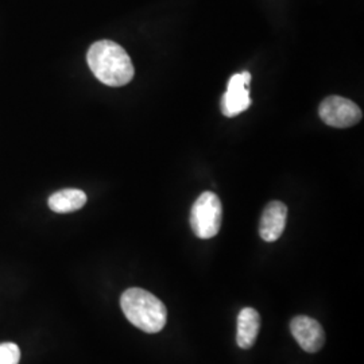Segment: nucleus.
I'll return each instance as SVG.
<instances>
[{
	"label": "nucleus",
	"mask_w": 364,
	"mask_h": 364,
	"mask_svg": "<svg viewBox=\"0 0 364 364\" xmlns=\"http://www.w3.org/2000/svg\"><path fill=\"white\" fill-rule=\"evenodd\" d=\"M92 73L108 87H123L134 77L130 55L114 41H97L87 54Z\"/></svg>",
	"instance_id": "f257e3e1"
},
{
	"label": "nucleus",
	"mask_w": 364,
	"mask_h": 364,
	"mask_svg": "<svg viewBox=\"0 0 364 364\" xmlns=\"http://www.w3.org/2000/svg\"><path fill=\"white\" fill-rule=\"evenodd\" d=\"M120 306L131 324L146 333H158L166 326L165 304L144 289H127L120 297Z\"/></svg>",
	"instance_id": "f03ea898"
},
{
	"label": "nucleus",
	"mask_w": 364,
	"mask_h": 364,
	"mask_svg": "<svg viewBox=\"0 0 364 364\" xmlns=\"http://www.w3.org/2000/svg\"><path fill=\"white\" fill-rule=\"evenodd\" d=\"M223 218L220 198L213 192H204L191 210V227L200 239H210L219 234Z\"/></svg>",
	"instance_id": "7ed1b4c3"
},
{
	"label": "nucleus",
	"mask_w": 364,
	"mask_h": 364,
	"mask_svg": "<svg viewBox=\"0 0 364 364\" xmlns=\"http://www.w3.org/2000/svg\"><path fill=\"white\" fill-rule=\"evenodd\" d=\"M321 120L335 129H348L362 120V109L352 100L340 96H329L318 107Z\"/></svg>",
	"instance_id": "20e7f679"
},
{
	"label": "nucleus",
	"mask_w": 364,
	"mask_h": 364,
	"mask_svg": "<svg viewBox=\"0 0 364 364\" xmlns=\"http://www.w3.org/2000/svg\"><path fill=\"white\" fill-rule=\"evenodd\" d=\"M250 82H251V75L248 72L236 73L228 80L227 92L221 99V111L225 117H236L250 108L251 105V97H250V90H248Z\"/></svg>",
	"instance_id": "39448f33"
},
{
	"label": "nucleus",
	"mask_w": 364,
	"mask_h": 364,
	"mask_svg": "<svg viewBox=\"0 0 364 364\" xmlns=\"http://www.w3.org/2000/svg\"><path fill=\"white\" fill-rule=\"evenodd\" d=\"M290 332L299 347L308 353L320 351L326 343V333L321 324L308 316H297L290 323Z\"/></svg>",
	"instance_id": "423d86ee"
},
{
	"label": "nucleus",
	"mask_w": 364,
	"mask_h": 364,
	"mask_svg": "<svg viewBox=\"0 0 364 364\" xmlns=\"http://www.w3.org/2000/svg\"><path fill=\"white\" fill-rule=\"evenodd\" d=\"M287 207L281 201H272L266 205L259 223L260 237L264 242H275L287 227Z\"/></svg>",
	"instance_id": "0eeeda50"
},
{
	"label": "nucleus",
	"mask_w": 364,
	"mask_h": 364,
	"mask_svg": "<svg viewBox=\"0 0 364 364\" xmlns=\"http://www.w3.org/2000/svg\"><path fill=\"white\" fill-rule=\"evenodd\" d=\"M260 316L254 308H245L237 314L236 343L242 350L254 347L259 335Z\"/></svg>",
	"instance_id": "6e6552de"
},
{
	"label": "nucleus",
	"mask_w": 364,
	"mask_h": 364,
	"mask_svg": "<svg viewBox=\"0 0 364 364\" xmlns=\"http://www.w3.org/2000/svg\"><path fill=\"white\" fill-rule=\"evenodd\" d=\"M48 204L55 213H70L87 204V195L80 189H63L50 196Z\"/></svg>",
	"instance_id": "1a4fd4ad"
},
{
	"label": "nucleus",
	"mask_w": 364,
	"mask_h": 364,
	"mask_svg": "<svg viewBox=\"0 0 364 364\" xmlns=\"http://www.w3.org/2000/svg\"><path fill=\"white\" fill-rule=\"evenodd\" d=\"M21 359V350L14 343L0 344V364H18Z\"/></svg>",
	"instance_id": "9d476101"
}]
</instances>
